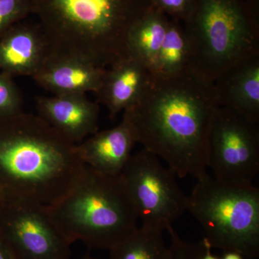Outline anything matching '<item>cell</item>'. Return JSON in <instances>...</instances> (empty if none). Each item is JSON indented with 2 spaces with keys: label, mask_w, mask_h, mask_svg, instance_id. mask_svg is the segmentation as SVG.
Wrapping results in <instances>:
<instances>
[{
  "label": "cell",
  "mask_w": 259,
  "mask_h": 259,
  "mask_svg": "<svg viewBox=\"0 0 259 259\" xmlns=\"http://www.w3.org/2000/svg\"><path fill=\"white\" fill-rule=\"evenodd\" d=\"M214 83L193 71L155 76L123 112L136 143L164 160L180 178L207 175L209 135L218 108Z\"/></svg>",
  "instance_id": "cell-1"
},
{
  "label": "cell",
  "mask_w": 259,
  "mask_h": 259,
  "mask_svg": "<svg viewBox=\"0 0 259 259\" xmlns=\"http://www.w3.org/2000/svg\"><path fill=\"white\" fill-rule=\"evenodd\" d=\"M76 145L39 115L23 111L0 118V192L55 203L84 167Z\"/></svg>",
  "instance_id": "cell-2"
},
{
  "label": "cell",
  "mask_w": 259,
  "mask_h": 259,
  "mask_svg": "<svg viewBox=\"0 0 259 259\" xmlns=\"http://www.w3.org/2000/svg\"><path fill=\"white\" fill-rule=\"evenodd\" d=\"M152 0H32L49 56L79 59L107 69L127 57L131 28Z\"/></svg>",
  "instance_id": "cell-3"
},
{
  "label": "cell",
  "mask_w": 259,
  "mask_h": 259,
  "mask_svg": "<svg viewBox=\"0 0 259 259\" xmlns=\"http://www.w3.org/2000/svg\"><path fill=\"white\" fill-rule=\"evenodd\" d=\"M47 207L71 243L92 248L110 250L138 228L120 175L107 176L86 166L69 191Z\"/></svg>",
  "instance_id": "cell-4"
},
{
  "label": "cell",
  "mask_w": 259,
  "mask_h": 259,
  "mask_svg": "<svg viewBox=\"0 0 259 259\" xmlns=\"http://www.w3.org/2000/svg\"><path fill=\"white\" fill-rule=\"evenodd\" d=\"M258 8V0H195L184 23L191 71L213 83L259 56Z\"/></svg>",
  "instance_id": "cell-5"
},
{
  "label": "cell",
  "mask_w": 259,
  "mask_h": 259,
  "mask_svg": "<svg viewBox=\"0 0 259 259\" xmlns=\"http://www.w3.org/2000/svg\"><path fill=\"white\" fill-rule=\"evenodd\" d=\"M187 211L199 223L211 248L235 251L246 259L259 255V189L208 175L197 180Z\"/></svg>",
  "instance_id": "cell-6"
},
{
  "label": "cell",
  "mask_w": 259,
  "mask_h": 259,
  "mask_svg": "<svg viewBox=\"0 0 259 259\" xmlns=\"http://www.w3.org/2000/svg\"><path fill=\"white\" fill-rule=\"evenodd\" d=\"M177 177L145 148L130 158L120 178L143 226L167 231L187 211Z\"/></svg>",
  "instance_id": "cell-7"
},
{
  "label": "cell",
  "mask_w": 259,
  "mask_h": 259,
  "mask_svg": "<svg viewBox=\"0 0 259 259\" xmlns=\"http://www.w3.org/2000/svg\"><path fill=\"white\" fill-rule=\"evenodd\" d=\"M0 238L15 259H69L72 243L51 217L47 205L2 194Z\"/></svg>",
  "instance_id": "cell-8"
},
{
  "label": "cell",
  "mask_w": 259,
  "mask_h": 259,
  "mask_svg": "<svg viewBox=\"0 0 259 259\" xmlns=\"http://www.w3.org/2000/svg\"><path fill=\"white\" fill-rule=\"evenodd\" d=\"M259 122L218 108L209 135L207 167L214 178L253 184L259 171Z\"/></svg>",
  "instance_id": "cell-9"
},
{
  "label": "cell",
  "mask_w": 259,
  "mask_h": 259,
  "mask_svg": "<svg viewBox=\"0 0 259 259\" xmlns=\"http://www.w3.org/2000/svg\"><path fill=\"white\" fill-rule=\"evenodd\" d=\"M35 104L37 115L75 144L98 131L100 107L86 95L37 97Z\"/></svg>",
  "instance_id": "cell-10"
},
{
  "label": "cell",
  "mask_w": 259,
  "mask_h": 259,
  "mask_svg": "<svg viewBox=\"0 0 259 259\" xmlns=\"http://www.w3.org/2000/svg\"><path fill=\"white\" fill-rule=\"evenodd\" d=\"M49 57V46L39 23L21 22L0 37V71L12 77H33Z\"/></svg>",
  "instance_id": "cell-11"
},
{
  "label": "cell",
  "mask_w": 259,
  "mask_h": 259,
  "mask_svg": "<svg viewBox=\"0 0 259 259\" xmlns=\"http://www.w3.org/2000/svg\"><path fill=\"white\" fill-rule=\"evenodd\" d=\"M137 144L128 121L122 117L113 128L97 131L76 145V151L84 166L102 175L119 177Z\"/></svg>",
  "instance_id": "cell-12"
},
{
  "label": "cell",
  "mask_w": 259,
  "mask_h": 259,
  "mask_svg": "<svg viewBox=\"0 0 259 259\" xmlns=\"http://www.w3.org/2000/svg\"><path fill=\"white\" fill-rule=\"evenodd\" d=\"M149 69L134 58H123L107 68L96 94L110 118L134 106L151 78Z\"/></svg>",
  "instance_id": "cell-13"
},
{
  "label": "cell",
  "mask_w": 259,
  "mask_h": 259,
  "mask_svg": "<svg viewBox=\"0 0 259 259\" xmlns=\"http://www.w3.org/2000/svg\"><path fill=\"white\" fill-rule=\"evenodd\" d=\"M213 83L220 107L259 122V56L227 70Z\"/></svg>",
  "instance_id": "cell-14"
},
{
  "label": "cell",
  "mask_w": 259,
  "mask_h": 259,
  "mask_svg": "<svg viewBox=\"0 0 259 259\" xmlns=\"http://www.w3.org/2000/svg\"><path fill=\"white\" fill-rule=\"evenodd\" d=\"M106 69L69 58L49 56L32 79L54 95L97 93Z\"/></svg>",
  "instance_id": "cell-15"
},
{
  "label": "cell",
  "mask_w": 259,
  "mask_h": 259,
  "mask_svg": "<svg viewBox=\"0 0 259 259\" xmlns=\"http://www.w3.org/2000/svg\"><path fill=\"white\" fill-rule=\"evenodd\" d=\"M169 18L153 6L136 22L128 34L127 56L144 64L151 72L168 27Z\"/></svg>",
  "instance_id": "cell-16"
},
{
  "label": "cell",
  "mask_w": 259,
  "mask_h": 259,
  "mask_svg": "<svg viewBox=\"0 0 259 259\" xmlns=\"http://www.w3.org/2000/svg\"><path fill=\"white\" fill-rule=\"evenodd\" d=\"M180 23L169 18L166 35L151 69V74L168 77L190 70V47Z\"/></svg>",
  "instance_id": "cell-17"
},
{
  "label": "cell",
  "mask_w": 259,
  "mask_h": 259,
  "mask_svg": "<svg viewBox=\"0 0 259 259\" xmlns=\"http://www.w3.org/2000/svg\"><path fill=\"white\" fill-rule=\"evenodd\" d=\"M163 231L143 226L110 250V259H169Z\"/></svg>",
  "instance_id": "cell-18"
},
{
  "label": "cell",
  "mask_w": 259,
  "mask_h": 259,
  "mask_svg": "<svg viewBox=\"0 0 259 259\" xmlns=\"http://www.w3.org/2000/svg\"><path fill=\"white\" fill-rule=\"evenodd\" d=\"M22 94L13 77L0 71V118L23 112Z\"/></svg>",
  "instance_id": "cell-19"
},
{
  "label": "cell",
  "mask_w": 259,
  "mask_h": 259,
  "mask_svg": "<svg viewBox=\"0 0 259 259\" xmlns=\"http://www.w3.org/2000/svg\"><path fill=\"white\" fill-rule=\"evenodd\" d=\"M32 0H0V37L31 14Z\"/></svg>",
  "instance_id": "cell-20"
},
{
  "label": "cell",
  "mask_w": 259,
  "mask_h": 259,
  "mask_svg": "<svg viewBox=\"0 0 259 259\" xmlns=\"http://www.w3.org/2000/svg\"><path fill=\"white\" fill-rule=\"evenodd\" d=\"M167 231L171 240V246L168 248L169 259H200L209 245L205 238L198 243L183 241L173 227L168 228Z\"/></svg>",
  "instance_id": "cell-21"
},
{
  "label": "cell",
  "mask_w": 259,
  "mask_h": 259,
  "mask_svg": "<svg viewBox=\"0 0 259 259\" xmlns=\"http://www.w3.org/2000/svg\"><path fill=\"white\" fill-rule=\"evenodd\" d=\"M195 0H152L154 6L169 18L185 23L189 18Z\"/></svg>",
  "instance_id": "cell-22"
},
{
  "label": "cell",
  "mask_w": 259,
  "mask_h": 259,
  "mask_svg": "<svg viewBox=\"0 0 259 259\" xmlns=\"http://www.w3.org/2000/svg\"><path fill=\"white\" fill-rule=\"evenodd\" d=\"M0 259H15L8 245L0 238Z\"/></svg>",
  "instance_id": "cell-23"
},
{
  "label": "cell",
  "mask_w": 259,
  "mask_h": 259,
  "mask_svg": "<svg viewBox=\"0 0 259 259\" xmlns=\"http://www.w3.org/2000/svg\"><path fill=\"white\" fill-rule=\"evenodd\" d=\"M221 259H245L240 253L235 251H226L224 252L222 258Z\"/></svg>",
  "instance_id": "cell-24"
},
{
  "label": "cell",
  "mask_w": 259,
  "mask_h": 259,
  "mask_svg": "<svg viewBox=\"0 0 259 259\" xmlns=\"http://www.w3.org/2000/svg\"><path fill=\"white\" fill-rule=\"evenodd\" d=\"M211 249H212V248H211L210 245H207L205 251H204L203 255L201 256L200 259H221L217 258V257L214 256V255H213L212 253H211Z\"/></svg>",
  "instance_id": "cell-25"
},
{
  "label": "cell",
  "mask_w": 259,
  "mask_h": 259,
  "mask_svg": "<svg viewBox=\"0 0 259 259\" xmlns=\"http://www.w3.org/2000/svg\"><path fill=\"white\" fill-rule=\"evenodd\" d=\"M81 259H99L96 258H94V257L91 256V255H86L85 256H83L82 258Z\"/></svg>",
  "instance_id": "cell-26"
},
{
  "label": "cell",
  "mask_w": 259,
  "mask_h": 259,
  "mask_svg": "<svg viewBox=\"0 0 259 259\" xmlns=\"http://www.w3.org/2000/svg\"><path fill=\"white\" fill-rule=\"evenodd\" d=\"M1 197H2V193H1V192H0V199H1Z\"/></svg>",
  "instance_id": "cell-27"
}]
</instances>
